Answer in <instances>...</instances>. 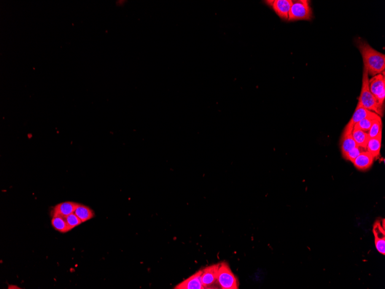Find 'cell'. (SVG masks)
<instances>
[{"label": "cell", "instance_id": "obj_1", "mask_svg": "<svg viewBox=\"0 0 385 289\" xmlns=\"http://www.w3.org/2000/svg\"><path fill=\"white\" fill-rule=\"evenodd\" d=\"M356 45L360 51L364 61V67L367 69L368 74L374 76L385 71V56L378 52L365 41L358 38Z\"/></svg>", "mask_w": 385, "mask_h": 289}, {"label": "cell", "instance_id": "obj_2", "mask_svg": "<svg viewBox=\"0 0 385 289\" xmlns=\"http://www.w3.org/2000/svg\"><path fill=\"white\" fill-rule=\"evenodd\" d=\"M358 103L365 109L377 114L381 117L384 116V108L378 103L370 90L368 72L365 67L364 68V72H363L362 86Z\"/></svg>", "mask_w": 385, "mask_h": 289}, {"label": "cell", "instance_id": "obj_3", "mask_svg": "<svg viewBox=\"0 0 385 289\" xmlns=\"http://www.w3.org/2000/svg\"><path fill=\"white\" fill-rule=\"evenodd\" d=\"M217 282L222 289H238L240 287L237 277L225 262L219 266Z\"/></svg>", "mask_w": 385, "mask_h": 289}, {"label": "cell", "instance_id": "obj_4", "mask_svg": "<svg viewBox=\"0 0 385 289\" xmlns=\"http://www.w3.org/2000/svg\"><path fill=\"white\" fill-rule=\"evenodd\" d=\"M313 17V12L307 0L292 1L288 21H310Z\"/></svg>", "mask_w": 385, "mask_h": 289}, {"label": "cell", "instance_id": "obj_5", "mask_svg": "<svg viewBox=\"0 0 385 289\" xmlns=\"http://www.w3.org/2000/svg\"><path fill=\"white\" fill-rule=\"evenodd\" d=\"M369 87L371 93L380 105L384 109L385 100V71L381 74L373 76L369 81Z\"/></svg>", "mask_w": 385, "mask_h": 289}, {"label": "cell", "instance_id": "obj_6", "mask_svg": "<svg viewBox=\"0 0 385 289\" xmlns=\"http://www.w3.org/2000/svg\"><path fill=\"white\" fill-rule=\"evenodd\" d=\"M265 2L283 20H288L289 13L292 4L291 0H269Z\"/></svg>", "mask_w": 385, "mask_h": 289}, {"label": "cell", "instance_id": "obj_7", "mask_svg": "<svg viewBox=\"0 0 385 289\" xmlns=\"http://www.w3.org/2000/svg\"><path fill=\"white\" fill-rule=\"evenodd\" d=\"M220 263L206 267L202 269V281L204 289L213 288L218 283V274Z\"/></svg>", "mask_w": 385, "mask_h": 289}, {"label": "cell", "instance_id": "obj_8", "mask_svg": "<svg viewBox=\"0 0 385 289\" xmlns=\"http://www.w3.org/2000/svg\"><path fill=\"white\" fill-rule=\"evenodd\" d=\"M374 113L373 112L365 109L358 103L357 106L356 107L354 114L352 117L351 120L346 124L343 133H351L354 130V126L356 123L360 122L363 119L366 118V117L372 115Z\"/></svg>", "mask_w": 385, "mask_h": 289}, {"label": "cell", "instance_id": "obj_9", "mask_svg": "<svg viewBox=\"0 0 385 289\" xmlns=\"http://www.w3.org/2000/svg\"><path fill=\"white\" fill-rule=\"evenodd\" d=\"M378 220L375 222L373 227V233L375 237V245L378 252L382 255H385V220Z\"/></svg>", "mask_w": 385, "mask_h": 289}, {"label": "cell", "instance_id": "obj_10", "mask_svg": "<svg viewBox=\"0 0 385 289\" xmlns=\"http://www.w3.org/2000/svg\"><path fill=\"white\" fill-rule=\"evenodd\" d=\"M202 269L175 287V289H203L202 281Z\"/></svg>", "mask_w": 385, "mask_h": 289}, {"label": "cell", "instance_id": "obj_11", "mask_svg": "<svg viewBox=\"0 0 385 289\" xmlns=\"http://www.w3.org/2000/svg\"><path fill=\"white\" fill-rule=\"evenodd\" d=\"M375 159L370 152L365 151L362 152L352 163L358 170L365 171L370 169L374 163Z\"/></svg>", "mask_w": 385, "mask_h": 289}, {"label": "cell", "instance_id": "obj_12", "mask_svg": "<svg viewBox=\"0 0 385 289\" xmlns=\"http://www.w3.org/2000/svg\"><path fill=\"white\" fill-rule=\"evenodd\" d=\"M79 205L78 203L72 202L60 203L54 208L52 214L53 216L60 215L66 217V216L74 213Z\"/></svg>", "mask_w": 385, "mask_h": 289}, {"label": "cell", "instance_id": "obj_13", "mask_svg": "<svg viewBox=\"0 0 385 289\" xmlns=\"http://www.w3.org/2000/svg\"><path fill=\"white\" fill-rule=\"evenodd\" d=\"M356 146L357 144L352 137V133H343L341 139V150L343 158Z\"/></svg>", "mask_w": 385, "mask_h": 289}, {"label": "cell", "instance_id": "obj_14", "mask_svg": "<svg viewBox=\"0 0 385 289\" xmlns=\"http://www.w3.org/2000/svg\"><path fill=\"white\" fill-rule=\"evenodd\" d=\"M382 138H383V135L378 136L377 138H370L368 140L366 150L373 155L375 158H377L380 155Z\"/></svg>", "mask_w": 385, "mask_h": 289}, {"label": "cell", "instance_id": "obj_15", "mask_svg": "<svg viewBox=\"0 0 385 289\" xmlns=\"http://www.w3.org/2000/svg\"><path fill=\"white\" fill-rule=\"evenodd\" d=\"M52 225L54 228L61 233H67L71 230L66 222L65 217L60 215L53 216Z\"/></svg>", "mask_w": 385, "mask_h": 289}, {"label": "cell", "instance_id": "obj_16", "mask_svg": "<svg viewBox=\"0 0 385 289\" xmlns=\"http://www.w3.org/2000/svg\"><path fill=\"white\" fill-rule=\"evenodd\" d=\"M75 213L81 221L82 223L86 221L91 220L95 217V213L93 210L88 206L80 205L76 208Z\"/></svg>", "mask_w": 385, "mask_h": 289}, {"label": "cell", "instance_id": "obj_17", "mask_svg": "<svg viewBox=\"0 0 385 289\" xmlns=\"http://www.w3.org/2000/svg\"><path fill=\"white\" fill-rule=\"evenodd\" d=\"M380 118H381V117L378 115L377 114L374 113L372 115L356 123L354 129H361L362 131L368 132L375 121Z\"/></svg>", "mask_w": 385, "mask_h": 289}, {"label": "cell", "instance_id": "obj_18", "mask_svg": "<svg viewBox=\"0 0 385 289\" xmlns=\"http://www.w3.org/2000/svg\"><path fill=\"white\" fill-rule=\"evenodd\" d=\"M352 135L357 145L366 148L368 140L370 139L367 132L362 131L361 129H354Z\"/></svg>", "mask_w": 385, "mask_h": 289}, {"label": "cell", "instance_id": "obj_19", "mask_svg": "<svg viewBox=\"0 0 385 289\" xmlns=\"http://www.w3.org/2000/svg\"><path fill=\"white\" fill-rule=\"evenodd\" d=\"M367 133L370 138H377L378 136L383 135V122L381 118L375 121Z\"/></svg>", "mask_w": 385, "mask_h": 289}, {"label": "cell", "instance_id": "obj_20", "mask_svg": "<svg viewBox=\"0 0 385 289\" xmlns=\"http://www.w3.org/2000/svg\"><path fill=\"white\" fill-rule=\"evenodd\" d=\"M365 151H367L366 148L357 145L356 147L353 148L352 150L349 151L348 153L345 155V156L344 157V158L346 160L351 161V163H353L355 159L357 158L359 155L362 153V152Z\"/></svg>", "mask_w": 385, "mask_h": 289}, {"label": "cell", "instance_id": "obj_21", "mask_svg": "<svg viewBox=\"0 0 385 289\" xmlns=\"http://www.w3.org/2000/svg\"><path fill=\"white\" fill-rule=\"evenodd\" d=\"M65 218L66 222H67L69 227L70 228H71V230L72 228L79 226V225L82 223L81 221L80 220L79 218L77 215H76L75 212L66 216Z\"/></svg>", "mask_w": 385, "mask_h": 289}]
</instances>
